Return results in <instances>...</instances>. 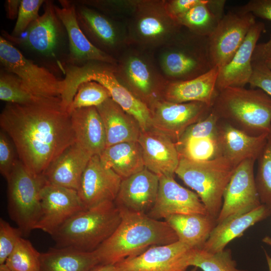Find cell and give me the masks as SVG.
Instances as JSON below:
<instances>
[{
    "label": "cell",
    "instance_id": "21",
    "mask_svg": "<svg viewBox=\"0 0 271 271\" xmlns=\"http://www.w3.org/2000/svg\"><path fill=\"white\" fill-rule=\"evenodd\" d=\"M122 179L102 164L99 156L91 157L82 176L77 193L88 209L106 202H114Z\"/></svg>",
    "mask_w": 271,
    "mask_h": 271
},
{
    "label": "cell",
    "instance_id": "34",
    "mask_svg": "<svg viewBox=\"0 0 271 271\" xmlns=\"http://www.w3.org/2000/svg\"><path fill=\"white\" fill-rule=\"evenodd\" d=\"M99 157L105 167L113 170L122 179L145 168L138 142H122L106 147Z\"/></svg>",
    "mask_w": 271,
    "mask_h": 271
},
{
    "label": "cell",
    "instance_id": "42",
    "mask_svg": "<svg viewBox=\"0 0 271 271\" xmlns=\"http://www.w3.org/2000/svg\"><path fill=\"white\" fill-rule=\"evenodd\" d=\"M219 121L218 117L211 109L206 117L191 125L184 131L175 143L176 147L194 140L216 136Z\"/></svg>",
    "mask_w": 271,
    "mask_h": 271
},
{
    "label": "cell",
    "instance_id": "51",
    "mask_svg": "<svg viewBox=\"0 0 271 271\" xmlns=\"http://www.w3.org/2000/svg\"><path fill=\"white\" fill-rule=\"evenodd\" d=\"M265 255L266 257V262L268 265V271H271V257L267 252L265 251Z\"/></svg>",
    "mask_w": 271,
    "mask_h": 271
},
{
    "label": "cell",
    "instance_id": "36",
    "mask_svg": "<svg viewBox=\"0 0 271 271\" xmlns=\"http://www.w3.org/2000/svg\"><path fill=\"white\" fill-rule=\"evenodd\" d=\"M41 255L30 241L22 237L5 264L12 271H41Z\"/></svg>",
    "mask_w": 271,
    "mask_h": 271
},
{
    "label": "cell",
    "instance_id": "14",
    "mask_svg": "<svg viewBox=\"0 0 271 271\" xmlns=\"http://www.w3.org/2000/svg\"><path fill=\"white\" fill-rule=\"evenodd\" d=\"M256 22L255 17L252 14L238 9L223 15L214 31L207 37L213 67L220 69L228 63Z\"/></svg>",
    "mask_w": 271,
    "mask_h": 271
},
{
    "label": "cell",
    "instance_id": "11",
    "mask_svg": "<svg viewBox=\"0 0 271 271\" xmlns=\"http://www.w3.org/2000/svg\"><path fill=\"white\" fill-rule=\"evenodd\" d=\"M7 181L10 217L26 235L35 229L40 218V191L46 181L43 175L29 172L19 159Z\"/></svg>",
    "mask_w": 271,
    "mask_h": 271
},
{
    "label": "cell",
    "instance_id": "18",
    "mask_svg": "<svg viewBox=\"0 0 271 271\" xmlns=\"http://www.w3.org/2000/svg\"><path fill=\"white\" fill-rule=\"evenodd\" d=\"M192 248L178 240L151 246L114 264L116 271H185Z\"/></svg>",
    "mask_w": 271,
    "mask_h": 271
},
{
    "label": "cell",
    "instance_id": "53",
    "mask_svg": "<svg viewBox=\"0 0 271 271\" xmlns=\"http://www.w3.org/2000/svg\"><path fill=\"white\" fill-rule=\"evenodd\" d=\"M0 271H12L11 270L6 264H0Z\"/></svg>",
    "mask_w": 271,
    "mask_h": 271
},
{
    "label": "cell",
    "instance_id": "16",
    "mask_svg": "<svg viewBox=\"0 0 271 271\" xmlns=\"http://www.w3.org/2000/svg\"><path fill=\"white\" fill-rule=\"evenodd\" d=\"M151 106L152 128L166 135L175 143L189 126L204 118L211 109L202 102L177 103L163 99Z\"/></svg>",
    "mask_w": 271,
    "mask_h": 271
},
{
    "label": "cell",
    "instance_id": "28",
    "mask_svg": "<svg viewBox=\"0 0 271 271\" xmlns=\"http://www.w3.org/2000/svg\"><path fill=\"white\" fill-rule=\"evenodd\" d=\"M270 215L271 206L261 204L250 212L227 218L216 225L201 249L210 253L221 251L248 228Z\"/></svg>",
    "mask_w": 271,
    "mask_h": 271
},
{
    "label": "cell",
    "instance_id": "35",
    "mask_svg": "<svg viewBox=\"0 0 271 271\" xmlns=\"http://www.w3.org/2000/svg\"><path fill=\"white\" fill-rule=\"evenodd\" d=\"M188 264L203 271H247L237 267L229 249L216 253L208 252L202 249H192Z\"/></svg>",
    "mask_w": 271,
    "mask_h": 271
},
{
    "label": "cell",
    "instance_id": "52",
    "mask_svg": "<svg viewBox=\"0 0 271 271\" xmlns=\"http://www.w3.org/2000/svg\"><path fill=\"white\" fill-rule=\"evenodd\" d=\"M262 241L271 247V237L268 236H266L263 238Z\"/></svg>",
    "mask_w": 271,
    "mask_h": 271
},
{
    "label": "cell",
    "instance_id": "3",
    "mask_svg": "<svg viewBox=\"0 0 271 271\" xmlns=\"http://www.w3.org/2000/svg\"><path fill=\"white\" fill-rule=\"evenodd\" d=\"M114 66L97 61L89 62L80 66L66 65L62 100L65 103H71L80 84L96 81L106 87L112 99L137 121L142 131L151 128L150 108L119 82L114 74Z\"/></svg>",
    "mask_w": 271,
    "mask_h": 271
},
{
    "label": "cell",
    "instance_id": "25",
    "mask_svg": "<svg viewBox=\"0 0 271 271\" xmlns=\"http://www.w3.org/2000/svg\"><path fill=\"white\" fill-rule=\"evenodd\" d=\"M265 31L263 23L256 22L231 60L219 69L217 92L230 87H244L252 73V58L257 42Z\"/></svg>",
    "mask_w": 271,
    "mask_h": 271
},
{
    "label": "cell",
    "instance_id": "5",
    "mask_svg": "<svg viewBox=\"0 0 271 271\" xmlns=\"http://www.w3.org/2000/svg\"><path fill=\"white\" fill-rule=\"evenodd\" d=\"M121 220L114 202H106L75 214L51 236L57 247L93 251L112 235Z\"/></svg>",
    "mask_w": 271,
    "mask_h": 271
},
{
    "label": "cell",
    "instance_id": "9",
    "mask_svg": "<svg viewBox=\"0 0 271 271\" xmlns=\"http://www.w3.org/2000/svg\"><path fill=\"white\" fill-rule=\"evenodd\" d=\"M44 13L20 37H14L5 31L2 36L13 45L27 50L46 62H54L63 73L67 54L64 48L68 43L66 29L58 17L55 5L45 1Z\"/></svg>",
    "mask_w": 271,
    "mask_h": 271
},
{
    "label": "cell",
    "instance_id": "13",
    "mask_svg": "<svg viewBox=\"0 0 271 271\" xmlns=\"http://www.w3.org/2000/svg\"><path fill=\"white\" fill-rule=\"evenodd\" d=\"M78 25L96 48L117 59L129 46L126 24L92 8L74 1Z\"/></svg>",
    "mask_w": 271,
    "mask_h": 271
},
{
    "label": "cell",
    "instance_id": "22",
    "mask_svg": "<svg viewBox=\"0 0 271 271\" xmlns=\"http://www.w3.org/2000/svg\"><path fill=\"white\" fill-rule=\"evenodd\" d=\"M159 184V176L145 167L122 179L114 203L120 210L147 214L156 202Z\"/></svg>",
    "mask_w": 271,
    "mask_h": 271
},
{
    "label": "cell",
    "instance_id": "40",
    "mask_svg": "<svg viewBox=\"0 0 271 271\" xmlns=\"http://www.w3.org/2000/svg\"><path fill=\"white\" fill-rule=\"evenodd\" d=\"M177 148L180 157L195 161H208L220 157L217 136L194 140Z\"/></svg>",
    "mask_w": 271,
    "mask_h": 271
},
{
    "label": "cell",
    "instance_id": "38",
    "mask_svg": "<svg viewBox=\"0 0 271 271\" xmlns=\"http://www.w3.org/2000/svg\"><path fill=\"white\" fill-rule=\"evenodd\" d=\"M109 98L110 93L103 85L94 81L84 82L78 86L68 112L70 113L77 109L97 107Z\"/></svg>",
    "mask_w": 271,
    "mask_h": 271
},
{
    "label": "cell",
    "instance_id": "23",
    "mask_svg": "<svg viewBox=\"0 0 271 271\" xmlns=\"http://www.w3.org/2000/svg\"><path fill=\"white\" fill-rule=\"evenodd\" d=\"M145 167L161 176H173L180 157L176 144L168 136L154 129L142 131L138 140Z\"/></svg>",
    "mask_w": 271,
    "mask_h": 271
},
{
    "label": "cell",
    "instance_id": "56",
    "mask_svg": "<svg viewBox=\"0 0 271 271\" xmlns=\"http://www.w3.org/2000/svg\"><path fill=\"white\" fill-rule=\"evenodd\" d=\"M268 135H269V136L271 138V127H270V130H269Z\"/></svg>",
    "mask_w": 271,
    "mask_h": 271
},
{
    "label": "cell",
    "instance_id": "33",
    "mask_svg": "<svg viewBox=\"0 0 271 271\" xmlns=\"http://www.w3.org/2000/svg\"><path fill=\"white\" fill-rule=\"evenodd\" d=\"M99 264L94 251L50 248L41 255V271H90Z\"/></svg>",
    "mask_w": 271,
    "mask_h": 271
},
{
    "label": "cell",
    "instance_id": "46",
    "mask_svg": "<svg viewBox=\"0 0 271 271\" xmlns=\"http://www.w3.org/2000/svg\"><path fill=\"white\" fill-rule=\"evenodd\" d=\"M9 137L2 130L0 131V172L7 180L19 160L16 158L15 146Z\"/></svg>",
    "mask_w": 271,
    "mask_h": 271
},
{
    "label": "cell",
    "instance_id": "48",
    "mask_svg": "<svg viewBox=\"0 0 271 271\" xmlns=\"http://www.w3.org/2000/svg\"><path fill=\"white\" fill-rule=\"evenodd\" d=\"M202 0H169L164 1L165 7L174 18L186 13Z\"/></svg>",
    "mask_w": 271,
    "mask_h": 271
},
{
    "label": "cell",
    "instance_id": "43",
    "mask_svg": "<svg viewBox=\"0 0 271 271\" xmlns=\"http://www.w3.org/2000/svg\"><path fill=\"white\" fill-rule=\"evenodd\" d=\"M138 1L80 0L79 3L92 8L103 14L118 20L120 16L127 15L133 11Z\"/></svg>",
    "mask_w": 271,
    "mask_h": 271
},
{
    "label": "cell",
    "instance_id": "32",
    "mask_svg": "<svg viewBox=\"0 0 271 271\" xmlns=\"http://www.w3.org/2000/svg\"><path fill=\"white\" fill-rule=\"evenodd\" d=\"M226 1L202 0L200 4L175 18L177 22L190 32L209 37L223 17Z\"/></svg>",
    "mask_w": 271,
    "mask_h": 271
},
{
    "label": "cell",
    "instance_id": "37",
    "mask_svg": "<svg viewBox=\"0 0 271 271\" xmlns=\"http://www.w3.org/2000/svg\"><path fill=\"white\" fill-rule=\"evenodd\" d=\"M39 99L26 88L16 74L4 68L0 71V99L7 103L26 104Z\"/></svg>",
    "mask_w": 271,
    "mask_h": 271
},
{
    "label": "cell",
    "instance_id": "27",
    "mask_svg": "<svg viewBox=\"0 0 271 271\" xmlns=\"http://www.w3.org/2000/svg\"><path fill=\"white\" fill-rule=\"evenodd\" d=\"M217 67L205 74L190 80L168 82L163 96L164 100L177 103L199 102L212 107L218 93L216 82Z\"/></svg>",
    "mask_w": 271,
    "mask_h": 271
},
{
    "label": "cell",
    "instance_id": "20",
    "mask_svg": "<svg viewBox=\"0 0 271 271\" xmlns=\"http://www.w3.org/2000/svg\"><path fill=\"white\" fill-rule=\"evenodd\" d=\"M190 214H209L196 193L180 185L173 176H160L156 202L147 214L160 220L172 215Z\"/></svg>",
    "mask_w": 271,
    "mask_h": 271
},
{
    "label": "cell",
    "instance_id": "26",
    "mask_svg": "<svg viewBox=\"0 0 271 271\" xmlns=\"http://www.w3.org/2000/svg\"><path fill=\"white\" fill-rule=\"evenodd\" d=\"M91 157L75 142L49 165L43 176L49 184L77 191Z\"/></svg>",
    "mask_w": 271,
    "mask_h": 271
},
{
    "label": "cell",
    "instance_id": "54",
    "mask_svg": "<svg viewBox=\"0 0 271 271\" xmlns=\"http://www.w3.org/2000/svg\"><path fill=\"white\" fill-rule=\"evenodd\" d=\"M265 62L267 67L271 69V58L266 60Z\"/></svg>",
    "mask_w": 271,
    "mask_h": 271
},
{
    "label": "cell",
    "instance_id": "6",
    "mask_svg": "<svg viewBox=\"0 0 271 271\" xmlns=\"http://www.w3.org/2000/svg\"><path fill=\"white\" fill-rule=\"evenodd\" d=\"M155 51L158 66L168 82L193 79L213 68L207 37L196 35L185 28L174 40Z\"/></svg>",
    "mask_w": 271,
    "mask_h": 271
},
{
    "label": "cell",
    "instance_id": "10",
    "mask_svg": "<svg viewBox=\"0 0 271 271\" xmlns=\"http://www.w3.org/2000/svg\"><path fill=\"white\" fill-rule=\"evenodd\" d=\"M116 59L115 77L145 103V100L150 101L151 106L157 101L156 94L163 95L168 81L161 72L153 52L130 45Z\"/></svg>",
    "mask_w": 271,
    "mask_h": 271
},
{
    "label": "cell",
    "instance_id": "44",
    "mask_svg": "<svg viewBox=\"0 0 271 271\" xmlns=\"http://www.w3.org/2000/svg\"><path fill=\"white\" fill-rule=\"evenodd\" d=\"M45 1L21 0L15 27L11 35L20 37L39 17V9Z\"/></svg>",
    "mask_w": 271,
    "mask_h": 271
},
{
    "label": "cell",
    "instance_id": "49",
    "mask_svg": "<svg viewBox=\"0 0 271 271\" xmlns=\"http://www.w3.org/2000/svg\"><path fill=\"white\" fill-rule=\"evenodd\" d=\"M21 0H7L5 9L7 17L10 20H14L18 17Z\"/></svg>",
    "mask_w": 271,
    "mask_h": 271
},
{
    "label": "cell",
    "instance_id": "55",
    "mask_svg": "<svg viewBox=\"0 0 271 271\" xmlns=\"http://www.w3.org/2000/svg\"><path fill=\"white\" fill-rule=\"evenodd\" d=\"M197 268H198L197 267L194 266V267L192 269H191L190 271H197Z\"/></svg>",
    "mask_w": 271,
    "mask_h": 271
},
{
    "label": "cell",
    "instance_id": "4",
    "mask_svg": "<svg viewBox=\"0 0 271 271\" xmlns=\"http://www.w3.org/2000/svg\"><path fill=\"white\" fill-rule=\"evenodd\" d=\"M211 110L219 119L252 136L268 134L271 97L259 88L230 87L218 92Z\"/></svg>",
    "mask_w": 271,
    "mask_h": 271
},
{
    "label": "cell",
    "instance_id": "47",
    "mask_svg": "<svg viewBox=\"0 0 271 271\" xmlns=\"http://www.w3.org/2000/svg\"><path fill=\"white\" fill-rule=\"evenodd\" d=\"M252 66L250 88H259L271 97V69L264 61H252Z\"/></svg>",
    "mask_w": 271,
    "mask_h": 271
},
{
    "label": "cell",
    "instance_id": "19",
    "mask_svg": "<svg viewBox=\"0 0 271 271\" xmlns=\"http://www.w3.org/2000/svg\"><path fill=\"white\" fill-rule=\"evenodd\" d=\"M59 2L61 7L55 5V9L66 29L68 40V54L65 65L80 66L97 61L115 65L117 59L94 46L81 30L77 20L74 1Z\"/></svg>",
    "mask_w": 271,
    "mask_h": 271
},
{
    "label": "cell",
    "instance_id": "12",
    "mask_svg": "<svg viewBox=\"0 0 271 271\" xmlns=\"http://www.w3.org/2000/svg\"><path fill=\"white\" fill-rule=\"evenodd\" d=\"M0 62L3 68L17 75L26 88L37 98L60 97L64 87L63 79H58L45 67L40 66L27 58L2 36Z\"/></svg>",
    "mask_w": 271,
    "mask_h": 271
},
{
    "label": "cell",
    "instance_id": "15",
    "mask_svg": "<svg viewBox=\"0 0 271 271\" xmlns=\"http://www.w3.org/2000/svg\"><path fill=\"white\" fill-rule=\"evenodd\" d=\"M255 161L247 159L236 167L224 192L222 207L216 220L217 224L250 212L261 204L254 173Z\"/></svg>",
    "mask_w": 271,
    "mask_h": 271
},
{
    "label": "cell",
    "instance_id": "24",
    "mask_svg": "<svg viewBox=\"0 0 271 271\" xmlns=\"http://www.w3.org/2000/svg\"><path fill=\"white\" fill-rule=\"evenodd\" d=\"M268 136H250L219 119L217 140L220 157L225 158L236 167L247 159L256 161Z\"/></svg>",
    "mask_w": 271,
    "mask_h": 271
},
{
    "label": "cell",
    "instance_id": "41",
    "mask_svg": "<svg viewBox=\"0 0 271 271\" xmlns=\"http://www.w3.org/2000/svg\"><path fill=\"white\" fill-rule=\"evenodd\" d=\"M239 10L252 14L255 17L271 21V0H251L240 7ZM271 58V35L264 43L257 44L252 61H264Z\"/></svg>",
    "mask_w": 271,
    "mask_h": 271
},
{
    "label": "cell",
    "instance_id": "7",
    "mask_svg": "<svg viewBox=\"0 0 271 271\" xmlns=\"http://www.w3.org/2000/svg\"><path fill=\"white\" fill-rule=\"evenodd\" d=\"M236 168L222 157L204 161L180 157L175 174L195 191L209 215L216 220L224 192Z\"/></svg>",
    "mask_w": 271,
    "mask_h": 271
},
{
    "label": "cell",
    "instance_id": "31",
    "mask_svg": "<svg viewBox=\"0 0 271 271\" xmlns=\"http://www.w3.org/2000/svg\"><path fill=\"white\" fill-rule=\"evenodd\" d=\"M164 220L174 231L178 240L192 249L202 248L217 224L216 219L209 214H174Z\"/></svg>",
    "mask_w": 271,
    "mask_h": 271
},
{
    "label": "cell",
    "instance_id": "2",
    "mask_svg": "<svg viewBox=\"0 0 271 271\" xmlns=\"http://www.w3.org/2000/svg\"><path fill=\"white\" fill-rule=\"evenodd\" d=\"M120 211L121 220L117 228L94 251L99 264H115L137 256L151 246L178 240L165 220L153 219L147 214Z\"/></svg>",
    "mask_w": 271,
    "mask_h": 271
},
{
    "label": "cell",
    "instance_id": "30",
    "mask_svg": "<svg viewBox=\"0 0 271 271\" xmlns=\"http://www.w3.org/2000/svg\"><path fill=\"white\" fill-rule=\"evenodd\" d=\"M96 107L103 123L106 148L122 142L138 141L142 132L138 122L111 98Z\"/></svg>",
    "mask_w": 271,
    "mask_h": 271
},
{
    "label": "cell",
    "instance_id": "8",
    "mask_svg": "<svg viewBox=\"0 0 271 271\" xmlns=\"http://www.w3.org/2000/svg\"><path fill=\"white\" fill-rule=\"evenodd\" d=\"M126 24L130 45L152 52L172 41L184 28L169 14L164 1H138Z\"/></svg>",
    "mask_w": 271,
    "mask_h": 271
},
{
    "label": "cell",
    "instance_id": "1",
    "mask_svg": "<svg viewBox=\"0 0 271 271\" xmlns=\"http://www.w3.org/2000/svg\"><path fill=\"white\" fill-rule=\"evenodd\" d=\"M0 125L11 139L19 160L32 174L43 175L49 165L75 142L70 115L60 97L32 103H7Z\"/></svg>",
    "mask_w": 271,
    "mask_h": 271
},
{
    "label": "cell",
    "instance_id": "29",
    "mask_svg": "<svg viewBox=\"0 0 271 271\" xmlns=\"http://www.w3.org/2000/svg\"><path fill=\"white\" fill-rule=\"evenodd\" d=\"M70 115L75 142L92 156H100L106 148V136L96 107L77 109Z\"/></svg>",
    "mask_w": 271,
    "mask_h": 271
},
{
    "label": "cell",
    "instance_id": "17",
    "mask_svg": "<svg viewBox=\"0 0 271 271\" xmlns=\"http://www.w3.org/2000/svg\"><path fill=\"white\" fill-rule=\"evenodd\" d=\"M41 213L35 229L52 235L65 221L84 209L77 191L46 183L40 191Z\"/></svg>",
    "mask_w": 271,
    "mask_h": 271
},
{
    "label": "cell",
    "instance_id": "39",
    "mask_svg": "<svg viewBox=\"0 0 271 271\" xmlns=\"http://www.w3.org/2000/svg\"><path fill=\"white\" fill-rule=\"evenodd\" d=\"M256 161L255 180L260 201L271 206V138L269 135Z\"/></svg>",
    "mask_w": 271,
    "mask_h": 271
},
{
    "label": "cell",
    "instance_id": "45",
    "mask_svg": "<svg viewBox=\"0 0 271 271\" xmlns=\"http://www.w3.org/2000/svg\"><path fill=\"white\" fill-rule=\"evenodd\" d=\"M22 230L0 219V264H4L23 235Z\"/></svg>",
    "mask_w": 271,
    "mask_h": 271
},
{
    "label": "cell",
    "instance_id": "50",
    "mask_svg": "<svg viewBox=\"0 0 271 271\" xmlns=\"http://www.w3.org/2000/svg\"><path fill=\"white\" fill-rule=\"evenodd\" d=\"M90 271H116L114 264H98Z\"/></svg>",
    "mask_w": 271,
    "mask_h": 271
}]
</instances>
